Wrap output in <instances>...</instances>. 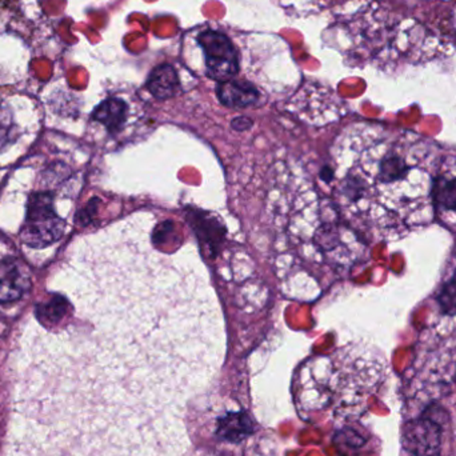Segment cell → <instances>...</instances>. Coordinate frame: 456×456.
I'll use <instances>...</instances> for the list:
<instances>
[{
    "instance_id": "obj_10",
    "label": "cell",
    "mask_w": 456,
    "mask_h": 456,
    "mask_svg": "<svg viewBox=\"0 0 456 456\" xmlns=\"http://www.w3.org/2000/svg\"><path fill=\"white\" fill-rule=\"evenodd\" d=\"M147 87L155 98H171L179 90L178 74L170 64L157 66L149 75Z\"/></svg>"
},
{
    "instance_id": "obj_4",
    "label": "cell",
    "mask_w": 456,
    "mask_h": 456,
    "mask_svg": "<svg viewBox=\"0 0 456 456\" xmlns=\"http://www.w3.org/2000/svg\"><path fill=\"white\" fill-rule=\"evenodd\" d=\"M432 197L435 218L456 234V152L443 154Z\"/></svg>"
},
{
    "instance_id": "obj_12",
    "label": "cell",
    "mask_w": 456,
    "mask_h": 456,
    "mask_svg": "<svg viewBox=\"0 0 456 456\" xmlns=\"http://www.w3.org/2000/svg\"><path fill=\"white\" fill-rule=\"evenodd\" d=\"M16 139L15 123L10 109L0 106V152Z\"/></svg>"
},
{
    "instance_id": "obj_6",
    "label": "cell",
    "mask_w": 456,
    "mask_h": 456,
    "mask_svg": "<svg viewBox=\"0 0 456 456\" xmlns=\"http://www.w3.org/2000/svg\"><path fill=\"white\" fill-rule=\"evenodd\" d=\"M31 287L28 267L16 258L0 259V303L19 300Z\"/></svg>"
},
{
    "instance_id": "obj_2",
    "label": "cell",
    "mask_w": 456,
    "mask_h": 456,
    "mask_svg": "<svg viewBox=\"0 0 456 456\" xmlns=\"http://www.w3.org/2000/svg\"><path fill=\"white\" fill-rule=\"evenodd\" d=\"M64 227L66 221L58 215L53 205V195L48 191L32 192L19 232L21 242L27 247H48L63 236Z\"/></svg>"
},
{
    "instance_id": "obj_5",
    "label": "cell",
    "mask_w": 456,
    "mask_h": 456,
    "mask_svg": "<svg viewBox=\"0 0 456 456\" xmlns=\"http://www.w3.org/2000/svg\"><path fill=\"white\" fill-rule=\"evenodd\" d=\"M402 445L413 456H437L442 447V428L429 416L411 419L403 424Z\"/></svg>"
},
{
    "instance_id": "obj_11",
    "label": "cell",
    "mask_w": 456,
    "mask_h": 456,
    "mask_svg": "<svg viewBox=\"0 0 456 456\" xmlns=\"http://www.w3.org/2000/svg\"><path fill=\"white\" fill-rule=\"evenodd\" d=\"M125 104L119 99H108L103 101L98 108L93 111V119L107 125L109 130H115L122 124L124 119Z\"/></svg>"
},
{
    "instance_id": "obj_3",
    "label": "cell",
    "mask_w": 456,
    "mask_h": 456,
    "mask_svg": "<svg viewBox=\"0 0 456 456\" xmlns=\"http://www.w3.org/2000/svg\"><path fill=\"white\" fill-rule=\"evenodd\" d=\"M204 51L208 76L218 82H227L239 71V56L231 40L224 34L205 31L197 37Z\"/></svg>"
},
{
    "instance_id": "obj_7",
    "label": "cell",
    "mask_w": 456,
    "mask_h": 456,
    "mask_svg": "<svg viewBox=\"0 0 456 456\" xmlns=\"http://www.w3.org/2000/svg\"><path fill=\"white\" fill-rule=\"evenodd\" d=\"M255 429L252 419L245 412H229L218 419L216 435L226 442L239 443Z\"/></svg>"
},
{
    "instance_id": "obj_9",
    "label": "cell",
    "mask_w": 456,
    "mask_h": 456,
    "mask_svg": "<svg viewBox=\"0 0 456 456\" xmlns=\"http://www.w3.org/2000/svg\"><path fill=\"white\" fill-rule=\"evenodd\" d=\"M221 103L228 107H247L258 100V91L247 83L227 80L218 85Z\"/></svg>"
},
{
    "instance_id": "obj_8",
    "label": "cell",
    "mask_w": 456,
    "mask_h": 456,
    "mask_svg": "<svg viewBox=\"0 0 456 456\" xmlns=\"http://www.w3.org/2000/svg\"><path fill=\"white\" fill-rule=\"evenodd\" d=\"M72 309L74 307L66 296L61 293H51L47 300L39 301L35 306V317L40 324L48 327V325L59 324Z\"/></svg>"
},
{
    "instance_id": "obj_1",
    "label": "cell",
    "mask_w": 456,
    "mask_h": 456,
    "mask_svg": "<svg viewBox=\"0 0 456 456\" xmlns=\"http://www.w3.org/2000/svg\"><path fill=\"white\" fill-rule=\"evenodd\" d=\"M442 151L413 131L352 125L331 151L339 215L370 239H402L434 221V183Z\"/></svg>"
}]
</instances>
